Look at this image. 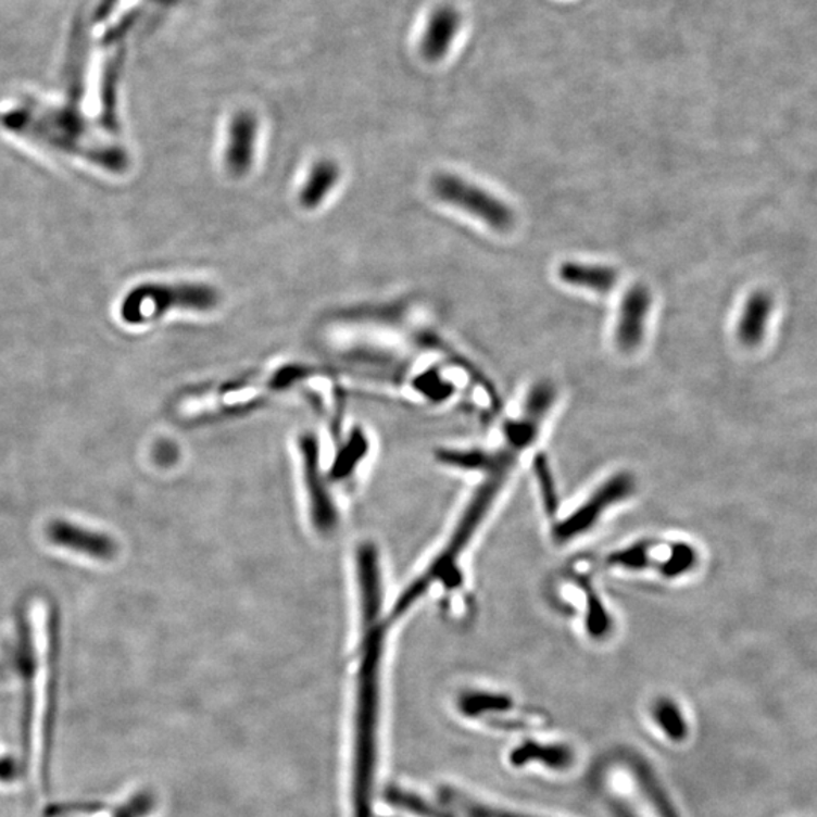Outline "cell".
I'll return each mask as SVG.
<instances>
[{"label": "cell", "instance_id": "4fadbf2b", "mask_svg": "<svg viewBox=\"0 0 817 817\" xmlns=\"http://www.w3.org/2000/svg\"><path fill=\"white\" fill-rule=\"evenodd\" d=\"M530 762H539L553 769H566L573 765L574 753L571 747L565 745H542L538 742H524L512 751V765L524 766Z\"/></svg>", "mask_w": 817, "mask_h": 817}, {"label": "cell", "instance_id": "30bf717a", "mask_svg": "<svg viewBox=\"0 0 817 817\" xmlns=\"http://www.w3.org/2000/svg\"><path fill=\"white\" fill-rule=\"evenodd\" d=\"M49 541L63 549L76 551L85 556L110 561L117 554V543L110 536L84 529L78 524L56 519L48 526Z\"/></svg>", "mask_w": 817, "mask_h": 817}, {"label": "cell", "instance_id": "6da1fadb", "mask_svg": "<svg viewBox=\"0 0 817 817\" xmlns=\"http://www.w3.org/2000/svg\"><path fill=\"white\" fill-rule=\"evenodd\" d=\"M85 17L76 18L73 25L63 98L48 102L23 96L0 113V126L42 148L90 161L108 172L122 173L129 165L125 149L103 142L83 110L95 49V36Z\"/></svg>", "mask_w": 817, "mask_h": 817}, {"label": "cell", "instance_id": "e0dca14e", "mask_svg": "<svg viewBox=\"0 0 817 817\" xmlns=\"http://www.w3.org/2000/svg\"><path fill=\"white\" fill-rule=\"evenodd\" d=\"M634 772L661 817H680L677 815V810L674 808V804L670 803L665 790H663L662 785L658 784V781L655 780L649 766L643 765L641 762H636Z\"/></svg>", "mask_w": 817, "mask_h": 817}, {"label": "cell", "instance_id": "9a60e30c", "mask_svg": "<svg viewBox=\"0 0 817 817\" xmlns=\"http://www.w3.org/2000/svg\"><path fill=\"white\" fill-rule=\"evenodd\" d=\"M511 697L500 693L468 692L458 700V711L468 718H479L488 713H501L511 711Z\"/></svg>", "mask_w": 817, "mask_h": 817}, {"label": "cell", "instance_id": "ffe728a7", "mask_svg": "<svg viewBox=\"0 0 817 817\" xmlns=\"http://www.w3.org/2000/svg\"><path fill=\"white\" fill-rule=\"evenodd\" d=\"M365 445H367L365 438H362L361 433H354L353 438L350 439V444L347 445L344 454H342V456L338 458L337 464H335V474H337V476H345V474L352 472L356 457H360L361 454L365 453Z\"/></svg>", "mask_w": 817, "mask_h": 817}, {"label": "cell", "instance_id": "5bb4252c", "mask_svg": "<svg viewBox=\"0 0 817 817\" xmlns=\"http://www.w3.org/2000/svg\"><path fill=\"white\" fill-rule=\"evenodd\" d=\"M770 314V300L762 292H755L745 304L738 327V337L742 344L757 345L765 337L766 326Z\"/></svg>", "mask_w": 817, "mask_h": 817}, {"label": "cell", "instance_id": "8992f818", "mask_svg": "<svg viewBox=\"0 0 817 817\" xmlns=\"http://www.w3.org/2000/svg\"><path fill=\"white\" fill-rule=\"evenodd\" d=\"M299 449L302 454L304 485H306L307 500H310L312 523L317 530L329 533L337 526L338 515L322 468H319L318 439L312 433L303 435L300 438Z\"/></svg>", "mask_w": 817, "mask_h": 817}, {"label": "cell", "instance_id": "7c38bea8", "mask_svg": "<svg viewBox=\"0 0 817 817\" xmlns=\"http://www.w3.org/2000/svg\"><path fill=\"white\" fill-rule=\"evenodd\" d=\"M562 282L576 288L589 289L599 294H608L619 282V273L607 265L565 262L558 268Z\"/></svg>", "mask_w": 817, "mask_h": 817}, {"label": "cell", "instance_id": "8fae6325", "mask_svg": "<svg viewBox=\"0 0 817 817\" xmlns=\"http://www.w3.org/2000/svg\"><path fill=\"white\" fill-rule=\"evenodd\" d=\"M339 180H341V167L337 161L318 160L312 165L299 191V203L304 210H317L329 198L330 192L335 190Z\"/></svg>", "mask_w": 817, "mask_h": 817}, {"label": "cell", "instance_id": "2e32d148", "mask_svg": "<svg viewBox=\"0 0 817 817\" xmlns=\"http://www.w3.org/2000/svg\"><path fill=\"white\" fill-rule=\"evenodd\" d=\"M653 716L663 733L674 742H681V740L688 738V724H686L680 707L674 701L668 700V697H661V700L655 701Z\"/></svg>", "mask_w": 817, "mask_h": 817}, {"label": "cell", "instance_id": "7a4b0ae2", "mask_svg": "<svg viewBox=\"0 0 817 817\" xmlns=\"http://www.w3.org/2000/svg\"><path fill=\"white\" fill-rule=\"evenodd\" d=\"M361 613V663L357 674L356 724H354V817H369L374 770L377 762L380 666L385 626L381 611Z\"/></svg>", "mask_w": 817, "mask_h": 817}, {"label": "cell", "instance_id": "ba28073f", "mask_svg": "<svg viewBox=\"0 0 817 817\" xmlns=\"http://www.w3.org/2000/svg\"><path fill=\"white\" fill-rule=\"evenodd\" d=\"M651 292L645 285H634L624 296L615 329L616 347L623 353H633L645 338L651 310Z\"/></svg>", "mask_w": 817, "mask_h": 817}, {"label": "cell", "instance_id": "9c48e42d", "mask_svg": "<svg viewBox=\"0 0 817 817\" xmlns=\"http://www.w3.org/2000/svg\"><path fill=\"white\" fill-rule=\"evenodd\" d=\"M260 123L249 111L235 114L227 129L225 167L234 177H244L253 167Z\"/></svg>", "mask_w": 817, "mask_h": 817}, {"label": "cell", "instance_id": "52a82bcc", "mask_svg": "<svg viewBox=\"0 0 817 817\" xmlns=\"http://www.w3.org/2000/svg\"><path fill=\"white\" fill-rule=\"evenodd\" d=\"M633 491V480L628 476L613 477L603 487L592 493L591 499L585 501L583 506L574 512L571 518L565 519L558 526L556 538L558 541H571L577 535L591 529L592 524L599 521L601 512L615 506L618 501L627 499Z\"/></svg>", "mask_w": 817, "mask_h": 817}, {"label": "cell", "instance_id": "5b68a950", "mask_svg": "<svg viewBox=\"0 0 817 817\" xmlns=\"http://www.w3.org/2000/svg\"><path fill=\"white\" fill-rule=\"evenodd\" d=\"M156 807V796L150 790H138L126 800L53 801L42 803L37 817H149Z\"/></svg>", "mask_w": 817, "mask_h": 817}, {"label": "cell", "instance_id": "3957f363", "mask_svg": "<svg viewBox=\"0 0 817 817\" xmlns=\"http://www.w3.org/2000/svg\"><path fill=\"white\" fill-rule=\"evenodd\" d=\"M218 304L219 292L208 284H146L126 296L121 314L127 325H142L167 312H210Z\"/></svg>", "mask_w": 817, "mask_h": 817}, {"label": "cell", "instance_id": "d6986e66", "mask_svg": "<svg viewBox=\"0 0 817 817\" xmlns=\"http://www.w3.org/2000/svg\"><path fill=\"white\" fill-rule=\"evenodd\" d=\"M23 778L28 780L22 755H14L5 746L0 745V789L11 788Z\"/></svg>", "mask_w": 817, "mask_h": 817}, {"label": "cell", "instance_id": "44dd1931", "mask_svg": "<svg viewBox=\"0 0 817 817\" xmlns=\"http://www.w3.org/2000/svg\"><path fill=\"white\" fill-rule=\"evenodd\" d=\"M474 817H529L523 815H515V813H507L501 810H492V808L485 807H472L469 808Z\"/></svg>", "mask_w": 817, "mask_h": 817}, {"label": "cell", "instance_id": "277c9868", "mask_svg": "<svg viewBox=\"0 0 817 817\" xmlns=\"http://www.w3.org/2000/svg\"><path fill=\"white\" fill-rule=\"evenodd\" d=\"M430 187L441 202L468 212L497 232L514 229V210L479 185L468 183L453 173H438L431 179Z\"/></svg>", "mask_w": 817, "mask_h": 817}, {"label": "cell", "instance_id": "ac0fdd59", "mask_svg": "<svg viewBox=\"0 0 817 817\" xmlns=\"http://www.w3.org/2000/svg\"><path fill=\"white\" fill-rule=\"evenodd\" d=\"M387 800L395 807L403 808V810L414 813L416 816L422 817H453L449 813L441 810V808L433 807V805L424 801L423 797L414 795V793L404 792L402 789L392 788L387 790Z\"/></svg>", "mask_w": 817, "mask_h": 817}]
</instances>
